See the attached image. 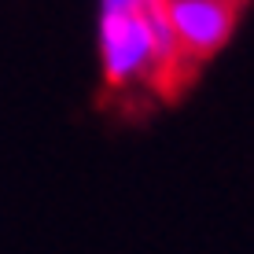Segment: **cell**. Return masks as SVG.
<instances>
[{"label":"cell","mask_w":254,"mask_h":254,"mask_svg":"<svg viewBox=\"0 0 254 254\" xmlns=\"http://www.w3.org/2000/svg\"><path fill=\"white\" fill-rule=\"evenodd\" d=\"M100 59L103 77L111 89H126L147 70H159L155 63V37L144 11H103L100 15Z\"/></svg>","instance_id":"cell-1"},{"label":"cell","mask_w":254,"mask_h":254,"mask_svg":"<svg viewBox=\"0 0 254 254\" xmlns=\"http://www.w3.org/2000/svg\"><path fill=\"white\" fill-rule=\"evenodd\" d=\"M236 7L240 0H166V15L185 59H206L225 48L236 30Z\"/></svg>","instance_id":"cell-2"},{"label":"cell","mask_w":254,"mask_h":254,"mask_svg":"<svg viewBox=\"0 0 254 254\" xmlns=\"http://www.w3.org/2000/svg\"><path fill=\"white\" fill-rule=\"evenodd\" d=\"M151 0H100L103 11H118V15H129V11H140V7H147Z\"/></svg>","instance_id":"cell-3"}]
</instances>
